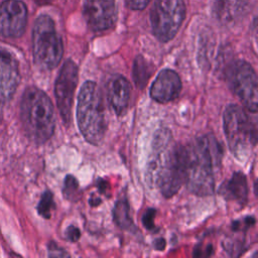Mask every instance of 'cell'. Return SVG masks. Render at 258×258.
Wrapping results in <instances>:
<instances>
[{"mask_svg":"<svg viewBox=\"0 0 258 258\" xmlns=\"http://www.w3.org/2000/svg\"><path fill=\"white\" fill-rule=\"evenodd\" d=\"M226 81L233 94L252 113L258 110L257 76L252 66L242 59L235 60L226 69Z\"/></svg>","mask_w":258,"mask_h":258,"instance_id":"52a82bcc","label":"cell"},{"mask_svg":"<svg viewBox=\"0 0 258 258\" xmlns=\"http://www.w3.org/2000/svg\"><path fill=\"white\" fill-rule=\"evenodd\" d=\"M185 17L182 0H156L150 13L153 34L162 42L171 40Z\"/></svg>","mask_w":258,"mask_h":258,"instance_id":"ba28073f","label":"cell"},{"mask_svg":"<svg viewBox=\"0 0 258 258\" xmlns=\"http://www.w3.org/2000/svg\"><path fill=\"white\" fill-rule=\"evenodd\" d=\"M154 246H155L156 250L162 251L164 249V247H165V241L163 239H157V240H155Z\"/></svg>","mask_w":258,"mask_h":258,"instance_id":"d4e9b609","label":"cell"},{"mask_svg":"<svg viewBox=\"0 0 258 258\" xmlns=\"http://www.w3.org/2000/svg\"><path fill=\"white\" fill-rule=\"evenodd\" d=\"M155 210L154 209H148L146 213L143 215V225L146 229L152 230L154 228V217H155Z\"/></svg>","mask_w":258,"mask_h":258,"instance_id":"44dd1931","label":"cell"},{"mask_svg":"<svg viewBox=\"0 0 258 258\" xmlns=\"http://www.w3.org/2000/svg\"><path fill=\"white\" fill-rule=\"evenodd\" d=\"M20 117L23 128L33 142L47 141L55 128V114L48 96L38 88L29 87L22 95Z\"/></svg>","mask_w":258,"mask_h":258,"instance_id":"3957f363","label":"cell"},{"mask_svg":"<svg viewBox=\"0 0 258 258\" xmlns=\"http://www.w3.org/2000/svg\"><path fill=\"white\" fill-rule=\"evenodd\" d=\"M248 3L249 0H216L213 13L220 22L232 23L245 13Z\"/></svg>","mask_w":258,"mask_h":258,"instance_id":"9a60e30c","label":"cell"},{"mask_svg":"<svg viewBox=\"0 0 258 258\" xmlns=\"http://www.w3.org/2000/svg\"><path fill=\"white\" fill-rule=\"evenodd\" d=\"M66 236H67V238L70 241L77 242L80 239V237H81V232H80V230L77 227L70 226L67 229V231H66Z\"/></svg>","mask_w":258,"mask_h":258,"instance_id":"7402d4cb","label":"cell"},{"mask_svg":"<svg viewBox=\"0 0 258 258\" xmlns=\"http://www.w3.org/2000/svg\"><path fill=\"white\" fill-rule=\"evenodd\" d=\"M219 194L228 201H234L239 204H244L248 197V185L246 176L242 172H234L230 179L224 181Z\"/></svg>","mask_w":258,"mask_h":258,"instance_id":"2e32d148","label":"cell"},{"mask_svg":"<svg viewBox=\"0 0 258 258\" xmlns=\"http://www.w3.org/2000/svg\"><path fill=\"white\" fill-rule=\"evenodd\" d=\"M78 66L72 59H67L55 80L54 95L56 105L60 116L67 125L70 123L72 117V106L78 84Z\"/></svg>","mask_w":258,"mask_h":258,"instance_id":"9c48e42d","label":"cell"},{"mask_svg":"<svg viewBox=\"0 0 258 258\" xmlns=\"http://www.w3.org/2000/svg\"><path fill=\"white\" fill-rule=\"evenodd\" d=\"M35 3H37L38 5H44V4H48L51 2V0H33Z\"/></svg>","mask_w":258,"mask_h":258,"instance_id":"484cf974","label":"cell"},{"mask_svg":"<svg viewBox=\"0 0 258 258\" xmlns=\"http://www.w3.org/2000/svg\"><path fill=\"white\" fill-rule=\"evenodd\" d=\"M113 218L116 224L124 230H130L133 228V222L130 217L129 204L126 199L117 201L113 209Z\"/></svg>","mask_w":258,"mask_h":258,"instance_id":"ac0fdd59","label":"cell"},{"mask_svg":"<svg viewBox=\"0 0 258 258\" xmlns=\"http://www.w3.org/2000/svg\"><path fill=\"white\" fill-rule=\"evenodd\" d=\"M224 132L228 146L240 161L248 159L257 143L256 125L238 105H229L224 112Z\"/></svg>","mask_w":258,"mask_h":258,"instance_id":"5b68a950","label":"cell"},{"mask_svg":"<svg viewBox=\"0 0 258 258\" xmlns=\"http://www.w3.org/2000/svg\"><path fill=\"white\" fill-rule=\"evenodd\" d=\"M146 177L150 186L165 198L174 196L184 181L183 146L174 142L167 129H160L154 135Z\"/></svg>","mask_w":258,"mask_h":258,"instance_id":"6da1fadb","label":"cell"},{"mask_svg":"<svg viewBox=\"0 0 258 258\" xmlns=\"http://www.w3.org/2000/svg\"><path fill=\"white\" fill-rule=\"evenodd\" d=\"M77 121L84 138L98 145L104 138L107 123L102 94L93 81H86L79 92Z\"/></svg>","mask_w":258,"mask_h":258,"instance_id":"277c9868","label":"cell"},{"mask_svg":"<svg viewBox=\"0 0 258 258\" xmlns=\"http://www.w3.org/2000/svg\"><path fill=\"white\" fill-rule=\"evenodd\" d=\"M32 50L35 63L42 70H52L61 60L63 45L53 20L48 15L36 18L32 30Z\"/></svg>","mask_w":258,"mask_h":258,"instance_id":"8992f818","label":"cell"},{"mask_svg":"<svg viewBox=\"0 0 258 258\" xmlns=\"http://www.w3.org/2000/svg\"><path fill=\"white\" fill-rule=\"evenodd\" d=\"M53 209H54L53 196L51 191L46 190L41 196V199L37 206V212L44 219H49L51 217V212L53 211Z\"/></svg>","mask_w":258,"mask_h":258,"instance_id":"d6986e66","label":"cell"},{"mask_svg":"<svg viewBox=\"0 0 258 258\" xmlns=\"http://www.w3.org/2000/svg\"><path fill=\"white\" fill-rule=\"evenodd\" d=\"M181 81L177 73L172 70H162L150 88L151 98L160 104H166L174 100L180 93Z\"/></svg>","mask_w":258,"mask_h":258,"instance_id":"4fadbf2b","label":"cell"},{"mask_svg":"<svg viewBox=\"0 0 258 258\" xmlns=\"http://www.w3.org/2000/svg\"><path fill=\"white\" fill-rule=\"evenodd\" d=\"M20 76L14 55L0 45V100L7 101L15 93Z\"/></svg>","mask_w":258,"mask_h":258,"instance_id":"7c38bea8","label":"cell"},{"mask_svg":"<svg viewBox=\"0 0 258 258\" xmlns=\"http://www.w3.org/2000/svg\"><path fill=\"white\" fill-rule=\"evenodd\" d=\"M130 84L126 78L120 75L113 76L107 85L108 101L118 116L123 115L130 101Z\"/></svg>","mask_w":258,"mask_h":258,"instance_id":"5bb4252c","label":"cell"},{"mask_svg":"<svg viewBox=\"0 0 258 258\" xmlns=\"http://www.w3.org/2000/svg\"><path fill=\"white\" fill-rule=\"evenodd\" d=\"M83 13L88 26L92 30L109 29L117 19L115 0H85Z\"/></svg>","mask_w":258,"mask_h":258,"instance_id":"8fae6325","label":"cell"},{"mask_svg":"<svg viewBox=\"0 0 258 258\" xmlns=\"http://www.w3.org/2000/svg\"><path fill=\"white\" fill-rule=\"evenodd\" d=\"M222 156V147L212 135L199 137L183 146V182L191 192L209 196L215 191Z\"/></svg>","mask_w":258,"mask_h":258,"instance_id":"7a4b0ae2","label":"cell"},{"mask_svg":"<svg viewBox=\"0 0 258 258\" xmlns=\"http://www.w3.org/2000/svg\"><path fill=\"white\" fill-rule=\"evenodd\" d=\"M151 0H127L128 6L133 10H141L147 6Z\"/></svg>","mask_w":258,"mask_h":258,"instance_id":"cb8c5ba5","label":"cell"},{"mask_svg":"<svg viewBox=\"0 0 258 258\" xmlns=\"http://www.w3.org/2000/svg\"><path fill=\"white\" fill-rule=\"evenodd\" d=\"M79 189V182L73 175H68L63 182V196L69 200H74L75 197L78 195Z\"/></svg>","mask_w":258,"mask_h":258,"instance_id":"ffe728a7","label":"cell"},{"mask_svg":"<svg viewBox=\"0 0 258 258\" xmlns=\"http://www.w3.org/2000/svg\"><path fill=\"white\" fill-rule=\"evenodd\" d=\"M2 121V101L0 100V123Z\"/></svg>","mask_w":258,"mask_h":258,"instance_id":"4316f807","label":"cell"},{"mask_svg":"<svg viewBox=\"0 0 258 258\" xmlns=\"http://www.w3.org/2000/svg\"><path fill=\"white\" fill-rule=\"evenodd\" d=\"M48 255L49 256H56V257H62V256H69V254L61 248H59L56 244L51 242L48 246Z\"/></svg>","mask_w":258,"mask_h":258,"instance_id":"603a6c76","label":"cell"},{"mask_svg":"<svg viewBox=\"0 0 258 258\" xmlns=\"http://www.w3.org/2000/svg\"><path fill=\"white\" fill-rule=\"evenodd\" d=\"M27 23V8L19 0H6L0 5V35L19 37Z\"/></svg>","mask_w":258,"mask_h":258,"instance_id":"30bf717a","label":"cell"},{"mask_svg":"<svg viewBox=\"0 0 258 258\" xmlns=\"http://www.w3.org/2000/svg\"><path fill=\"white\" fill-rule=\"evenodd\" d=\"M151 74H152L151 64H149L142 55L136 56L134 60V66H133V79H134L135 85L139 89H143L146 86Z\"/></svg>","mask_w":258,"mask_h":258,"instance_id":"e0dca14e","label":"cell"}]
</instances>
